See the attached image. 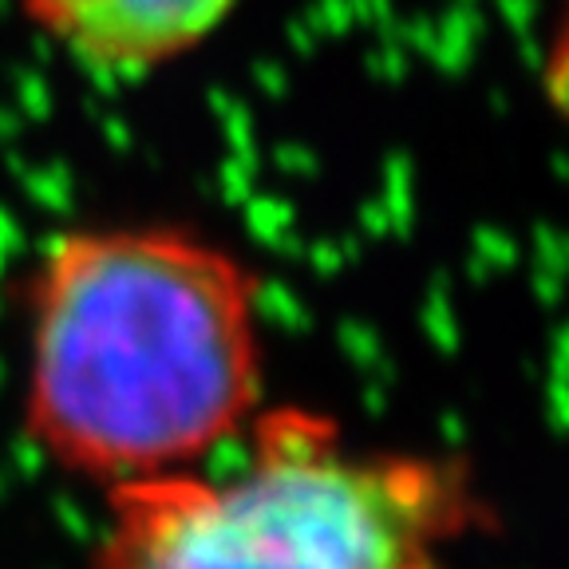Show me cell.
Segmentation results:
<instances>
[{
	"label": "cell",
	"mask_w": 569,
	"mask_h": 569,
	"mask_svg": "<svg viewBox=\"0 0 569 569\" xmlns=\"http://www.w3.org/2000/svg\"><path fill=\"white\" fill-rule=\"evenodd\" d=\"M266 408L261 281L182 222L76 226L28 277L20 423L44 462L103 490L194 471Z\"/></svg>",
	"instance_id": "1"
},
{
	"label": "cell",
	"mask_w": 569,
	"mask_h": 569,
	"mask_svg": "<svg viewBox=\"0 0 569 569\" xmlns=\"http://www.w3.org/2000/svg\"><path fill=\"white\" fill-rule=\"evenodd\" d=\"M233 471L107 490L88 569H451L490 522L459 455L356 443L340 419L266 403Z\"/></svg>",
	"instance_id": "2"
},
{
	"label": "cell",
	"mask_w": 569,
	"mask_h": 569,
	"mask_svg": "<svg viewBox=\"0 0 569 569\" xmlns=\"http://www.w3.org/2000/svg\"><path fill=\"white\" fill-rule=\"evenodd\" d=\"M241 0H24L32 28L103 80H142L198 52Z\"/></svg>",
	"instance_id": "3"
}]
</instances>
